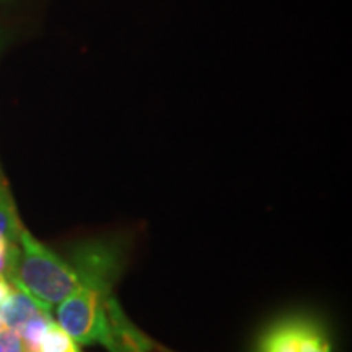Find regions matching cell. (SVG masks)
Masks as SVG:
<instances>
[{
	"instance_id": "cell-4",
	"label": "cell",
	"mask_w": 352,
	"mask_h": 352,
	"mask_svg": "<svg viewBox=\"0 0 352 352\" xmlns=\"http://www.w3.org/2000/svg\"><path fill=\"white\" fill-rule=\"evenodd\" d=\"M21 222L16 215L10 192L2 179H0V236H6L10 241H19Z\"/></svg>"
},
{
	"instance_id": "cell-2",
	"label": "cell",
	"mask_w": 352,
	"mask_h": 352,
	"mask_svg": "<svg viewBox=\"0 0 352 352\" xmlns=\"http://www.w3.org/2000/svg\"><path fill=\"white\" fill-rule=\"evenodd\" d=\"M254 352H331V340L316 316L289 314L263 329Z\"/></svg>"
},
{
	"instance_id": "cell-1",
	"label": "cell",
	"mask_w": 352,
	"mask_h": 352,
	"mask_svg": "<svg viewBox=\"0 0 352 352\" xmlns=\"http://www.w3.org/2000/svg\"><path fill=\"white\" fill-rule=\"evenodd\" d=\"M6 277L50 314L52 307L80 287V277L69 258L52 252L25 227L19 233V241L10 245Z\"/></svg>"
},
{
	"instance_id": "cell-8",
	"label": "cell",
	"mask_w": 352,
	"mask_h": 352,
	"mask_svg": "<svg viewBox=\"0 0 352 352\" xmlns=\"http://www.w3.org/2000/svg\"><path fill=\"white\" fill-rule=\"evenodd\" d=\"M6 328H7V327H6V323H3L2 318H0V333H2L3 329H6Z\"/></svg>"
},
{
	"instance_id": "cell-5",
	"label": "cell",
	"mask_w": 352,
	"mask_h": 352,
	"mask_svg": "<svg viewBox=\"0 0 352 352\" xmlns=\"http://www.w3.org/2000/svg\"><path fill=\"white\" fill-rule=\"evenodd\" d=\"M38 352H82L80 347L54 320L50 321L43 334Z\"/></svg>"
},
{
	"instance_id": "cell-3",
	"label": "cell",
	"mask_w": 352,
	"mask_h": 352,
	"mask_svg": "<svg viewBox=\"0 0 352 352\" xmlns=\"http://www.w3.org/2000/svg\"><path fill=\"white\" fill-rule=\"evenodd\" d=\"M38 314L51 315L28 292H25L19 285L13 284L12 296L0 307V318L6 323V327L8 329H13V331H19L26 321Z\"/></svg>"
},
{
	"instance_id": "cell-9",
	"label": "cell",
	"mask_w": 352,
	"mask_h": 352,
	"mask_svg": "<svg viewBox=\"0 0 352 352\" xmlns=\"http://www.w3.org/2000/svg\"><path fill=\"white\" fill-rule=\"evenodd\" d=\"M0 352H2V349H0Z\"/></svg>"
},
{
	"instance_id": "cell-7",
	"label": "cell",
	"mask_w": 352,
	"mask_h": 352,
	"mask_svg": "<svg viewBox=\"0 0 352 352\" xmlns=\"http://www.w3.org/2000/svg\"><path fill=\"white\" fill-rule=\"evenodd\" d=\"M16 241H10L6 236H0V274H6L7 264H8V252H10V245Z\"/></svg>"
},
{
	"instance_id": "cell-6",
	"label": "cell",
	"mask_w": 352,
	"mask_h": 352,
	"mask_svg": "<svg viewBox=\"0 0 352 352\" xmlns=\"http://www.w3.org/2000/svg\"><path fill=\"white\" fill-rule=\"evenodd\" d=\"M0 349H2V352H25L20 334L13 331V329H3L0 333Z\"/></svg>"
}]
</instances>
